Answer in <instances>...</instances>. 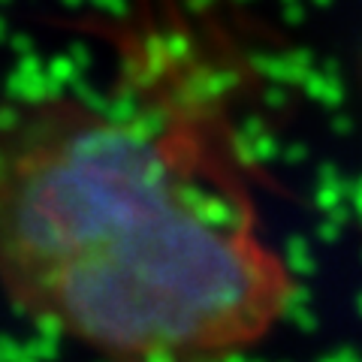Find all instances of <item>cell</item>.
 Returning <instances> with one entry per match:
<instances>
[{"mask_svg":"<svg viewBox=\"0 0 362 362\" xmlns=\"http://www.w3.org/2000/svg\"><path fill=\"white\" fill-rule=\"evenodd\" d=\"M103 94L0 100V299L100 362H230L299 284L269 239L242 127L157 0L103 25Z\"/></svg>","mask_w":362,"mask_h":362,"instance_id":"6da1fadb","label":"cell"}]
</instances>
